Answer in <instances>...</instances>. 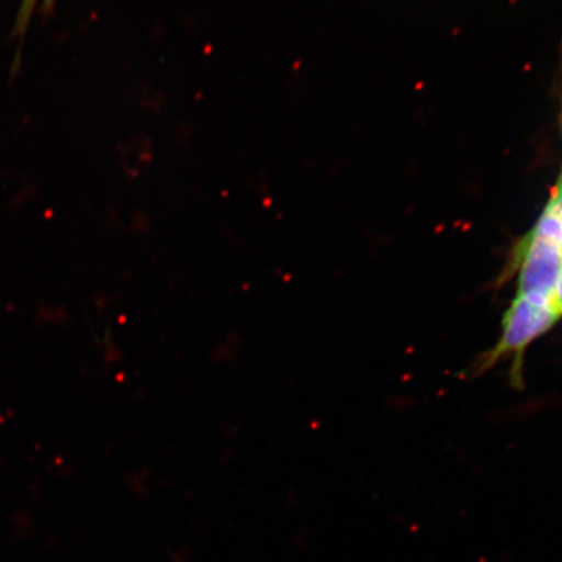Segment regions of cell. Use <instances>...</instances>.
Listing matches in <instances>:
<instances>
[{
  "label": "cell",
  "mask_w": 562,
  "mask_h": 562,
  "mask_svg": "<svg viewBox=\"0 0 562 562\" xmlns=\"http://www.w3.org/2000/svg\"><path fill=\"white\" fill-rule=\"evenodd\" d=\"M562 271V180L536 226L513 249L508 273H518V293L553 302Z\"/></svg>",
  "instance_id": "cell-1"
},
{
  "label": "cell",
  "mask_w": 562,
  "mask_h": 562,
  "mask_svg": "<svg viewBox=\"0 0 562 562\" xmlns=\"http://www.w3.org/2000/svg\"><path fill=\"white\" fill-rule=\"evenodd\" d=\"M560 316L553 302L517 294L504 315L501 340L484 356L481 367L488 369L510 356L521 361L525 349L539 336L550 331Z\"/></svg>",
  "instance_id": "cell-2"
},
{
  "label": "cell",
  "mask_w": 562,
  "mask_h": 562,
  "mask_svg": "<svg viewBox=\"0 0 562 562\" xmlns=\"http://www.w3.org/2000/svg\"><path fill=\"white\" fill-rule=\"evenodd\" d=\"M40 2H42V11L46 13L53 12L55 0H23L18 12L15 30H13L19 38L24 37L34 15L35 7H37Z\"/></svg>",
  "instance_id": "cell-3"
},
{
  "label": "cell",
  "mask_w": 562,
  "mask_h": 562,
  "mask_svg": "<svg viewBox=\"0 0 562 562\" xmlns=\"http://www.w3.org/2000/svg\"><path fill=\"white\" fill-rule=\"evenodd\" d=\"M553 304H554V306L558 307V311L562 315V271H561V276L558 281L557 290H554Z\"/></svg>",
  "instance_id": "cell-4"
}]
</instances>
